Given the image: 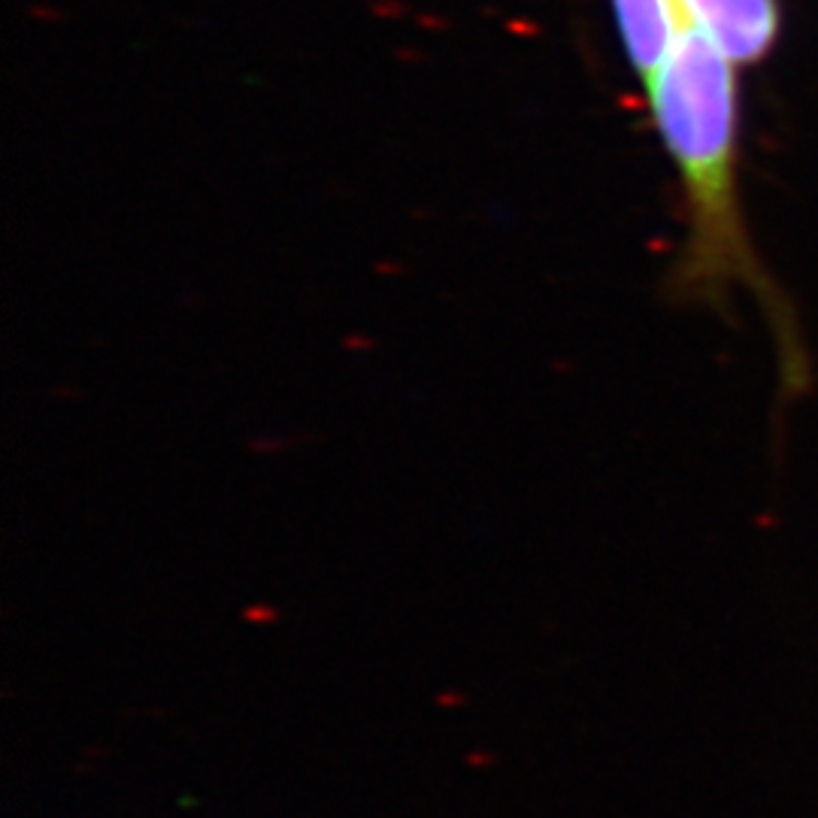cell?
Wrapping results in <instances>:
<instances>
[{
	"instance_id": "3957f363",
	"label": "cell",
	"mask_w": 818,
	"mask_h": 818,
	"mask_svg": "<svg viewBox=\"0 0 818 818\" xmlns=\"http://www.w3.org/2000/svg\"><path fill=\"white\" fill-rule=\"evenodd\" d=\"M612 13H616L628 61L649 88L688 28L679 0H612Z\"/></svg>"
},
{
	"instance_id": "6da1fadb",
	"label": "cell",
	"mask_w": 818,
	"mask_h": 818,
	"mask_svg": "<svg viewBox=\"0 0 818 818\" xmlns=\"http://www.w3.org/2000/svg\"><path fill=\"white\" fill-rule=\"evenodd\" d=\"M661 140L679 170L688 234L673 270L685 300L722 306L734 288L755 291L776 334L779 391L800 397L812 382L806 346L779 288H773L743 222L737 191V73L706 37L685 28L649 85Z\"/></svg>"
},
{
	"instance_id": "7a4b0ae2",
	"label": "cell",
	"mask_w": 818,
	"mask_h": 818,
	"mask_svg": "<svg viewBox=\"0 0 818 818\" xmlns=\"http://www.w3.org/2000/svg\"><path fill=\"white\" fill-rule=\"evenodd\" d=\"M679 10L731 64H755L779 40V0H679Z\"/></svg>"
}]
</instances>
